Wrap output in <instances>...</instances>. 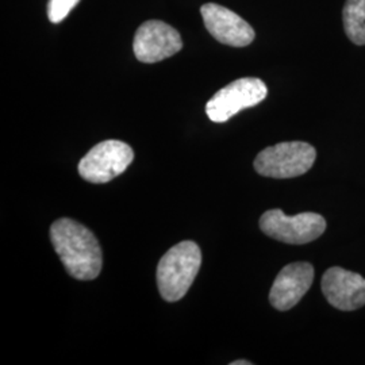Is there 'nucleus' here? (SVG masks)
Masks as SVG:
<instances>
[{"label": "nucleus", "mask_w": 365, "mask_h": 365, "mask_svg": "<svg viewBox=\"0 0 365 365\" xmlns=\"http://www.w3.org/2000/svg\"><path fill=\"white\" fill-rule=\"evenodd\" d=\"M327 302L342 312H352L365 304V279L339 267L329 268L322 277Z\"/></svg>", "instance_id": "obj_9"}, {"label": "nucleus", "mask_w": 365, "mask_h": 365, "mask_svg": "<svg viewBox=\"0 0 365 365\" xmlns=\"http://www.w3.org/2000/svg\"><path fill=\"white\" fill-rule=\"evenodd\" d=\"M134 152L118 140L99 143L78 163L80 176L93 184H105L115 179L130 165Z\"/></svg>", "instance_id": "obj_5"}, {"label": "nucleus", "mask_w": 365, "mask_h": 365, "mask_svg": "<svg viewBox=\"0 0 365 365\" xmlns=\"http://www.w3.org/2000/svg\"><path fill=\"white\" fill-rule=\"evenodd\" d=\"M51 240L66 272L78 280L96 279L103 265L98 238L84 225L61 218L51 227Z\"/></svg>", "instance_id": "obj_1"}, {"label": "nucleus", "mask_w": 365, "mask_h": 365, "mask_svg": "<svg viewBox=\"0 0 365 365\" xmlns=\"http://www.w3.org/2000/svg\"><path fill=\"white\" fill-rule=\"evenodd\" d=\"M317 150L307 143H280L261 150L255 160V170L265 178L291 179L312 170Z\"/></svg>", "instance_id": "obj_3"}, {"label": "nucleus", "mask_w": 365, "mask_h": 365, "mask_svg": "<svg viewBox=\"0 0 365 365\" xmlns=\"http://www.w3.org/2000/svg\"><path fill=\"white\" fill-rule=\"evenodd\" d=\"M314 280V268L309 262H292L284 267L269 292V302L276 310L287 312L297 306L310 289Z\"/></svg>", "instance_id": "obj_10"}, {"label": "nucleus", "mask_w": 365, "mask_h": 365, "mask_svg": "<svg viewBox=\"0 0 365 365\" xmlns=\"http://www.w3.org/2000/svg\"><path fill=\"white\" fill-rule=\"evenodd\" d=\"M232 365H252V363L247 361V360H240V361H233Z\"/></svg>", "instance_id": "obj_13"}, {"label": "nucleus", "mask_w": 365, "mask_h": 365, "mask_svg": "<svg viewBox=\"0 0 365 365\" xmlns=\"http://www.w3.org/2000/svg\"><path fill=\"white\" fill-rule=\"evenodd\" d=\"M342 19L348 38L356 45H365V0H346Z\"/></svg>", "instance_id": "obj_11"}, {"label": "nucleus", "mask_w": 365, "mask_h": 365, "mask_svg": "<svg viewBox=\"0 0 365 365\" xmlns=\"http://www.w3.org/2000/svg\"><path fill=\"white\" fill-rule=\"evenodd\" d=\"M80 0H49L48 16L52 24H60L76 7Z\"/></svg>", "instance_id": "obj_12"}, {"label": "nucleus", "mask_w": 365, "mask_h": 365, "mask_svg": "<svg viewBox=\"0 0 365 365\" xmlns=\"http://www.w3.org/2000/svg\"><path fill=\"white\" fill-rule=\"evenodd\" d=\"M182 41L179 31L163 21H146L138 27L133 51L138 61L153 64L180 52Z\"/></svg>", "instance_id": "obj_7"}, {"label": "nucleus", "mask_w": 365, "mask_h": 365, "mask_svg": "<svg viewBox=\"0 0 365 365\" xmlns=\"http://www.w3.org/2000/svg\"><path fill=\"white\" fill-rule=\"evenodd\" d=\"M262 233L277 241L303 245L309 244L325 233L327 221L315 212H302L298 215H286L282 210H269L260 218Z\"/></svg>", "instance_id": "obj_4"}, {"label": "nucleus", "mask_w": 365, "mask_h": 365, "mask_svg": "<svg viewBox=\"0 0 365 365\" xmlns=\"http://www.w3.org/2000/svg\"><path fill=\"white\" fill-rule=\"evenodd\" d=\"M267 95L268 88L261 78H238L210 99L206 105V114L212 122L222 123L240 111L259 105Z\"/></svg>", "instance_id": "obj_6"}, {"label": "nucleus", "mask_w": 365, "mask_h": 365, "mask_svg": "<svg viewBox=\"0 0 365 365\" xmlns=\"http://www.w3.org/2000/svg\"><path fill=\"white\" fill-rule=\"evenodd\" d=\"M200 14L210 34L221 43L244 48L250 45L256 37L253 27L245 19L223 6L206 3L202 6Z\"/></svg>", "instance_id": "obj_8"}, {"label": "nucleus", "mask_w": 365, "mask_h": 365, "mask_svg": "<svg viewBox=\"0 0 365 365\" xmlns=\"http://www.w3.org/2000/svg\"><path fill=\"white\" fill-rule=\"evenodd\" d=\"M202 265V252L194 241L170 248L158 262L157 286L167 302H178L192 286Z\"/></svg>", "instance_id": "obj_2"}]
</instances>
